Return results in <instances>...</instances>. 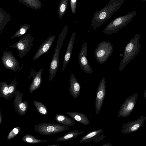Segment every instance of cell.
I'll use <instances>...</instances> for the list:
<instances>
[{
	"instance_id": "obj_1",
	"label": "cell",
	"mask_w": 146,
	"mask_h": 146,
	"mask_svg": "<svg viewBox=\"0 0 146 146\" xmlns=\"http://www.w3.org/2000/svg\"><path fill=\"white\" fill-rule=\"evenodd\" d=\"M125 0H110L108 3L99 11L94 13L90 28L95 30L107 21L118 10Z\"/></svg>"
},
{
	"instance_id": "obj_2",
	"label": "cell",
	"mask_w": 146,
	"mask_h": 146,
	"mask_svg": "<svg viewBox=\"0 0 146 146\" xmlns=\"http://www.w3.org/2000/svg\"><path fill=\"white\" fill-rule=\"evenodd\" d=\"M140 35L136 34L126 45L124 55L120 62L119 70L121 72L125 66L139 52L141 44L139 43Z\"/></svg>"
},
{
	"instance_id": "obj_3",
	"label": "cell",
	"mask_w": 146,
	"mask_h": 146,
	"mask_svg": "<svg viewBox=\"0 0 146 146\" xmlns=\"http://www.w3.org/2000/svg\"><path fill=\"white\" fill-rule=\"evenodd\" d=\"M68 28L67 25L65 26L58 36L54 54L50 66L49 80L50 82L52 80L57 72L59 64L60 50L66 37Z\"/></svg>"
},
{
	"instance_id": "obj_4",
	"label": "cell",
	"mask_w": 146,
	"mask_h": 146,
	"mask_svg": "<svg viewBox=\"0 0 146 146\" xmlns=\"http://www.w3.org/2000/svg\"><path fill=\"white\" fill-rule=\"evenodd\" d=\"M136 13V11H134L125 15L117 17L107 25L102 32L107 35H111L117 33L128 25L135 17Z\"/></svg>"
},
{
	"instance_id": "obj_5",
	"label": "cell",
	"mask_w": 146,
	"mask_h": 146,
	"mask_svg": "<svg viewBox=\"0 0 146 146\" xmlns=\"http://www.w3.org/2000/svg\"><path fill=\"white\" fill-rule=\"evenodd\" d=\"M36 131L43 135H50L68 130V126L60 123H42L35 125Z\"/></svg>"
},
{
	"instance_id": "obj_6",
	"label": "cell",
	"mask_w": 146,
	"mask_h": 146,
	"mask_svg": "<svg viewBox=\"0 0 146 146\" xmlns=\"http://www.w3.org/2000/svg\"><path fill=\"white\" fill-rule=\"evenodd\" d=\"M113 52V45L110 42L102 41L97 44L95 49L96 59L99 64H103L107 61Z\"/></svg>"
},
{
	"instance_id": "obj_7",
	"label": "cell",
	"mask_w": 146,
	"mask_h": 146,
	"mask_svg": "<svg viewBox=\"0 0 146 146\" xmlns=\"http://www.w3.org/2000/svg\"><path fill=\"white\" fill-rule=\"evenodd\" d=\"M34 38L30 34H27L22 37L19 41L9 47L11 49L16 48L19 56L22 58L30 51L33 45Z\"/></svg>"
},
{
	"instance_id": "obj_8",
	"label": "cell",
	"mask_w": 146,
	"mask_h": 146,
	"mask_svg": "<svg viewBox=\"0 0 146 146\" xmlns=\"http://www.w3.org/2000/svg\"><path fill=\"white\" fill-rule=\"evenodd\" d=\"M137 97L138 95L136 93L127 98L121 106L117 113V117H125L129 115L135 106Z\"/></svg>"
},
{
	"instance_id": "obj_9",
	"label": "cell",
	"mask_w": 146,
	"mask_h": 146,
	"mask_svg": "<svg viewBox=\"0 0 146 146\" xmlns=\"http://www.w3.org/2000/svg\"><path fill=\"white\" fill-rule=\"evenodd\" d=\"M5 68L17 72L21 70L19 62L10 51H4L2 53L1 58Z\"/></svg>"
},
{
	"instance_id": "obj_10",
	"label": "cell",
	"mask_w": 146,
	"mask_h": 146,
	"mask_svg": "<svg viewBox=\"0 0 146 146\" xmlns=\"http://www.w3.org/2000/svg\"><path fill=\"white\" fill-rule=\"evenodd\" d=\"M106 95V81L103 77L101 80L97 88L95 99L96 114L100 112Z\"/></svg>"
},
{
	"instance_id": "obj_11",
	"label": "cell",
	"mask_w": 146,
	"mask_h": 146,
	"mask_svg": "<svg viewBox=\"0 0 146 146\" xmlns=\"http://www.w3.org/2000/svg\"><path fill=\"white\" fill-rule=\"evenodd\" d=\"M88 48L86 42L83 44L78 55L79 65L81 69L86 73L90 74L93 73L92 69L89 64L87 58Z\"/></svg>"
},
{
	"instance_id": "obj_12",
	"label": "cell",
	"mask_w": 146,
	"mask_h": 146,
	"mask_svg": "<svg viewBox=\"0 0 146 146\" xmlns=\"http://www.w3.org/2000/svg\"><path fill=\"white\" fill-rule=\"evenodd\" d=\"M23 93H20L19 90H17L14 95V107L15 110L20 115L23 116L26 113L28 106L27 101H22Z\"/></svg>"
},
{
	"instance_id": "obj_13",
	"label": "cell",
	"mask_w": 146,
	"mask_h": 146,
	"mask_svg": "<svg viewBox=\"0 0 146 146\" xmlns=\"http://www.w3.org/2000/svg\"><path fill=\"white\" fill-rule=\"evenodd\" d=\"M146 117L141 116L135 121L124 124L121 127V132L127 134L135 132L140 128L144 123Z\"/></svg>"
},
{
	"instance_id": "obj_14",
	"label": "cell",
	"mask_w": 146,
	"mask_h": 146,
	"mask_svg": "<svg viewBox=\"0 0 146 146\" xmlns=\"http://www.w3.org/2000/svg\"><path fill=\"white\" fill-rule=\"evenodd\" d=\"M55 38V35L51 36L43 42L34 55L33 61L38 58L49 50Z\"/></svg>"
},
{
	"instance_id": "obj_15",
	"label": "cell",
	"mask_w": 146,
	"mask_h": 146,
	"mask_svg": "<svg viewBox=\"0 0 146 146\" xmlns=\"http://www.w3.org/2000/svg\"><path fill=\"white\" fill-rule=\"evenodd\" d=\"M43 69H40L38 72H35L31 70L30 74L28 78L29 79L31 77H33V80L29 88V92L31 94L34 91L37 89L40 86L42 83V78L41 75Z\"/></svg>"
},
{
	"instance_id": "obj_16",
	"label": "cell",
	"mask_w": 146,
	"mask_h": 146,
	"mask_svg": "<svg viewBox=\"0 0 146 146\" xmlns=\"http://www.w3.org/2000/svg\"><path fill=\"white\" fill-rule=\"evenodd\" d=\"M69 91L71 96L76 99L79 97L81 86L75 76L73 73L71 74L69 80Z\"/></svg>"
},
{
	"instance_id": "obj_17",
	"label": "cell",
	"mask_w": 146,
	"mask_h": 146,
	"mask_svg": "<svg viewBox=\"0 0 146 146\" xmlns=\"http://www.w3.org/2000/svg\"><path fill=\"white\" fill-rule=\"evenodd\" d=\"M76 33L74 32L70 38L68 47L64 56L63 63L62 71H63L66 67L71 57L72 50L74 43Z\"/></svg>"
},
{
	"instance_id": "obj_18",
	"label": "cell",
	"mask_w": 146,
	"mask_h": 146,
	"mask_svg": "<svg viewBox=\"0 0 146 146\" xmlns=\"http://www.w3.org/2000/svg\"><path fill=\"white\" fill-rule=\"evenodd\" d=\"M66 113L74 121L85 125H88L90 123L88 119L84 113L74 111H68Z\"/></svg>"
},
{
	"instance_id": "obj_19",
	"label": "cell",
	"mask_w": 146,
	"mask_h": 146,
	"mask_svg": "<svg viewBox=\"0 0 146 146\" xmlns=\"http://www.w3.org/2000/svg\"><path fill=\"white\" fill-rule=\"evenodd\" d=\"M103 131L104 129H102L91 131L83 136L80 139L79 143H82L94 140L99 136L103 132Z\"/></svg>"
},
{
	"instance_id": "obj_20",
	"label": "cell",
	"mask_w": 146,
	"mask_h": 146,
	"mask_svg": "<svg viewBox=\"0 0 146 146\" xmlns=\"http://www.w3.org/2000/svg\"><path fill=\"white\" fill-rule=\"evenodd\" d=\"M84 132V131H80L78 130H74L67 133L64 135L58 137L54 140L57 142L68 141L76 137Z\"/></svg>"
},
{
	"instance_id": "obj_21",
	"label": "cell",
	"mask_w": 146,
	"mask_h": 146,
	"mask_svg": "<svg viewBox=\"0 0 146 146\" xmlns=\"http://www.w3.org/2000/svg\"><path fill=\"white\" fill-rule=\"evenodd\" d=\"M54 119L59 123L68 126H73L75 123L72 119L60 114L56 113Z\"/></svg>"
},
{
	"instance_id": "obj_22",
	"label": "cell",
	"mask_w": 146,
	"mask_h": 146,
	"mask_svg": "<svg viewBox=\"0 0 146 146\" xmlns=\"http://www.w3.org/2000/svg\"><path fill=\"white\" fill-rule=\"evenodd\" d=\"M0 97L7 100L10 98L9 94V85L5 81L0 82Z\"/></svg>"
},
{
	"instance_id": "obj_23",
	"label": "cell",
	"mask_w": 146,
	"mask_h": 146,
	"mask_svg": "<svg viewBox=\"0 0 146 146\" xmlns=\"http://www.w3.org/2000/svg\"><path fill=\"white\" fill-rule=\"evenodd\" d=\"M22 139L23 141L25 143L31 144L46 142L48 141L46 140H43L36 138L35 136L30 134L25 135L23 137Z\"/></svg>"
},
{
	"instance_id": "obj_24",
	"label": "cell",
	"mask_w": 146,
	"mask_h": 146,
	"mask_svg": "<svg viewBox=\"0 0 146 146\" xmlns=\"http://www.w3.org/2000/svg\"><path fill=\"white\" fill-rule=\"evenodd\" d=\"M33 103L38 112L43 115H47L48 110L44 104L42 103L36 101H33Z\"/></svg>"
},
{
	"instance_id": "obj_25",
	"label": "cell",
	"mask_w": 146,
	"mask_h": 146,
	"mask_svg": "<svg viewBox=\"0 0 146 146\" xmlns=\"http://www.w3.org/2000/svg\"><path fill=\"white\" fill-rule=\"evenodd\" d=\"M69 0H62L58 8V14L60 19L63 16L66 10Z\"/></svg>"
},
{
	"instance_id": "obj_26",
	"label": "cell",
	"mask_w": 146,
	"mask_h": 146,
	"mask_svg": "<svg viewBox=\"0 0 146 146\" xmlns=\"http://www.w3.org/2000/svg\"><path fill=\"white\" fill-rule=\"evenodd\" d=\"M17 81L16 79L13 80L9 85V94L10 98H11L14 96L17 91L16 86Z\"/></svg>"
},
{
	"instance_id": "obj_27",
	"label": "cell",
	"mask_w": 146,
	"mask_h": 146,
	"mask_svg": "<svg viewBox=\"0 0 146 146\" xmlns=\"http://www.w3.org/2000/svg\"><path fill=\"white\" fill-rule=\"evenodd\" d=\"M29 27L27 25H23L20 27V29L11 38L13 39L15 37H19L25 33L29 29Z\"/></svg>"
},
{
	"instance_id": "obj_28",
	"label": "cell",
	"mask_w": 146,
	"mask_h": 146,
	"mask_svg": "<svg viewBox=\"0 0 146 146\" xmlns=\"http://www.w3.org/2000/svg\"><path fill=\"white\" fill-rule=\"evenodd\" d=\"M21 131V127L17 126L12 129L9 133L7 137V140H10L15 137Z\"/></svg>"
},
{
	"instance_id": "obj_29",
	"label": "cell",
	"mask_w": 146,
	"mask_h": 146,
	"mask_svg": "<svg viewBox=\"0 0 146 146\" xmlns=\"http://www.w3.org/2000/svg\"><path fill=\"white\" fill-rule=\"evenodd\" d=\"M77 0H70V5L72 14L75 15L76 11Z\"/></svg>"
},
{
	"instance_id": "obj_30",
	"label": "cell",
	"mask_w": 146,
	"mask_h": 146,
	"mask_svg": "<svg viewBox=\"0 0 146 146\" xmlns=\"http://www.w3.org/2000/svg\"><path fill=\"white\" fill-rule=\"evenodd\" d=\"M2 121V115L1 113V111H0V125L1 124Z\"/></svg>"
},
{
	"instance_id": "obj_31",
	"label": "cell",
	"mask_w": 146,
	"mask_h": 146,
	"mask_svg": "<svg viewBox=\"0 0 146 146\" xmlns=\"http://www.w3.org/2000/svg\"><path fill=\"white\" fill-rule=\"evenodd\" d=\"M102 146H112V145L111 143H107L103 145Z\"/></svg>"
},
{
	"instance_id": "obj_32",
	"label": "cell",
	"mask_w": 146,
	"mask_h": 146,
	"mask_svg": "<svg viewBox=\"0 0 146 146\" xmlns=\"http://www.w3.org/2000/svg\"><path fill=\"white\" fill-rule=\"evenodd\" d=\"M144 96L146 100V89L145 90L144 92Z\"/></svg>"
},
{
	"instance_id": "obj_33",
	"label": "cell",
	"mask_w": 146,
	"mask_h": 146,
	"mask_svg": "<svg viewBox=\"0 0 146 146\" xmlns=\"http://www.w3.org/2000/svg\"><path fill=\"white\" fill-rule=\"evenodd\" d=\"M48 146H59V145L56 144H52L48 145Z\"/></svg>"
},
{
	"instance_id": "obj_34",
	"label": "cell",
	"mask_w": 146,
	"mask_h": 146,
	"mask_svg": "<svg viewBox=\"0 0 146 146\" xmlns=\"http://www.w3.org/2000/svg\"><path fill=\"white\" fill-rule=\"evenodd\" d=\"M141 1H146V0H141Z\"/></svg>"
},
{
	"instance_id": "obj_35",
	"label": "cell",
	"mask_w": 146,
	"mask_h": 146,
	"mask_svg": "<svg viewBox=\"0 0 146 146\" xmlns=\"http://www.w3.org/2000/svg\"></svg>"
}]
</instances>
